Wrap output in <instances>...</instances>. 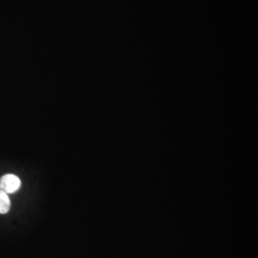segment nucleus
Instances as JSON below:
<instances>
[{
	"label": "nucleus",
	"instance_id": "nucleus-2",
	"mask_svg": "<svg viewBox=\"0 0 258 258\" xmlns=\"http://www.w3.org/2000/svg\"><path fill=\"white\" fill-rule=\"evenodd\" d=\"M11 208V201L8 194L0 191V214H6Z\"/></svg>",
	"mask_w": 258,
	"mask_h": 258
},
{
	"label": "nucleus",
	"instance_id": "nucleus-1",
	"mask_svg": "<svg viewBox=\"0 0 258 258\" xmlns=\"http://www.w3.org/2000/svg\"><path fill=\"white\" fill-rule=\"evenodd\" d=\"M20 186V179L15 174H5L0 178V191L6 194L15 192Z\"/></svg>",
	"mask_w": 258,
	"mask_h": 258
}]
</instances>
